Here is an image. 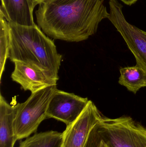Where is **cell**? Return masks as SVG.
Returning a JSON list of instances; mask_svg holds the SVG:
<instances>
[{
    "label": "cell",
    "instance_id": "1",
    "mask_svg": "<svg viewBox=\"0 0 146 147\" xmlns=\"http://www.w3.org/2000/svg\"><path fill=\"white\" fill-rule=\"evenodd\" d=\"M38 26L55 39L78 42L96 33L109 13L104 0H48L35 11Z\"/></svg>",
    "mask_w": 146,
    "mask_h": 147
},
{
    "label": "cell",
    "instance_id": "2",
    "mask_svg": "<svg viewBox=\"0 0 146 147\" xmlns=\"http://www.w3.org/2000/svg\"><path fill=\"white\" fill-rule=\"evenodd\" d=\"M9 22L10 60L33 65L58 80L62 57L57 52L53 40L36 24L25 26Z\"/></svg>",
    "mask_w": 146,
    "mask_h": 147
},
{
    "label": "cell",
    "instance_id": "3",
    "mask_svg": "<svg viewBox=\"0 0 146 147\" xmlns=\"http://www.w3.org/2000/svg\"><path fill=\"white\" fill-rule=\"evenodd\" d=\"M57 89L56 85L46 87L31 93L24 102L14 105V128L17 140L36 133L41 122L47 118L48 105Z\"/></svg>",
    "mask_w": 146,
    "mask_h": 147
},
{
    "label": "cell",
    "instance_id": "4",
    "mask_svg": "<svg viewBox=\"0 0 146 147\" xmlns=\"http://www.w3.org/2000/svg\"><path fill=\"white\" fill-rule=\"evenodd\" d=\"M99 130L112 147H146V128L130 117L103 116Z\"/></svg>",
    "mask_w": 146,
    "mask_h": 147
},
{
    "label": "cell",
    "instance_id": "5",
    "mask_svg": "<svg viewBox=\"0 0 146 147\" xmlns=\"http://www.w3.org/2000/svg\"><path fill=\"white\" fill-rule=\"evenodd\" d=\"M108 19L114 25L133 54L136 65L146 72V32L128 22L123 13V5L117 0H109Z\"/></svg>",
    "mask_w": 146,
    "mask_h": 147
},
{
    "label": "cell",
    "instance_id": "6",
    "mask_svg": "<svg viewBox=\"0 0 146 147\" xmlns=\"http://www.w3.org/2000/svg\"><path fill=\"white\" fill-rule=\"evenodd\" d=\"M103 116L91 100L73 123L63 133L61 147H85L90 133Z\"/></svg>",
    "mask_w": 146,
    "mask_h": 147
},
{
    "label": "cell",
    "instance_id": "7",
    "mask_svg": "<svg viewBox=\"0 0 146 147\" xmlns=\"http://www.w3.org/2000/svg\"><path fill=\"white\" fill-rule=\"evenodd\" d=\"M89 101L87 98L57 89L48 105L47 118H54L69 126L80 115Z\"/></svg>",
    "mask_w": 146,
    "mask_h": 147
},
{
    "label": "cell",
    "instance_id": "8",
    "mask_svg": "<svg viewBox=\"0 0 146 147\" xmlns=\"http://www.w3.org/2000/svg\"><path fill=\"white\" fill-rule=\"evenodd\" d=\"M14 63L15 69L11 78L25 91L29 90L33 93L49 86L57 85L58 80L50 77L35 65L20 61Z\"/></svg>",
    "mask_w": 146,
    "mask_h": 147
},
{
    "label": "cell",
    "instance_id": "9",
    "mask_svg": "<svg viewBox=\"0 0 146 147\" xmlns=\"http://www.w3.org/2000/svg\"><path fill=\"white\" fill-rule=\"evenodd\" d=\"M0 10L9 22L25 26L35 25L31 0H1Z\"/></svg>",
    "mask_w": 146,
    "mask_h": 147
},
{
    "label": "cell",
    "instance_id": "10",
    "mask_svg": "<svg viewBox=\"0 0 146 147\" xmlns=\"http://www.w3.org/2000/svg\"><path fill=\"white\" fill-rule=\"evenodd\" d=\"M15 110L0 95V147H14L17 140L14 128Z\"/></svg>",
    "mask_w": 146,
    "mask_h": 147
},
{
    "label": "cell",
    "instance_id": "11",
    "mask_svg": "<svg viewBox=\"0 0 146 147\" xmlns=\"http://www.w3.org/2000/svg\"><path fill=\"white\" fill-rule=\"evenodd\" d=\"M120 73L119 84L134 94L146 87V72L139 65L121 68Z\"/></svg>",
    "mask_w": 146,
    "mask_h": 147
},
{
    "label": "cell",
    "instance_id": "12",
    "mask_svg": "<svg viewBox=\"0 0 146 147\" xmlns=\"http://www.w3.org/2000/svg\"><path fill=\"white\" fill-rule=\"evenodd\" d=\"M63 133L50 131L35 134L20 143L19 147H61Z\"/></svg>",
    "mask_w": 146,
    "mask_h": 147
},
{
    "label": "cell",
    "instance_id": "13",
    "mask_svg": "<svg viewBox=\"0 0 146 147\" xmlns=\"http://www.w3.org/2000/svg\"><path fill=\"white\" fill-rule=\"evenodd\" d=\"M0 79L9 58L10 37L9 22L4 14L0 10Z\"/></svg>",
    "mask_w": 146,
    "mask_h": 147
},
{
    "label": "cell",
    "instance_id": "14",
    "mask_svg": "<svg viewBox=\"0 0 146 147\" xmlns=\"http://www.w3.org/2000/svg\"><path fill=\"white\" fill-rule=\"evenodd\" d=\"M98 123L92 129L85 147H112L102 135Z\"/></svg>",
    "mask_w": 146,
    "mask_h": 147
},
{
    "label": "cell",
    "instance_id": "15",
    "mask_svg": "<svg viewBox=\"0 0 146 147\" xmlns=\"http://www.w3.org/2000/svg\"><path fill=\"white\" fill-rule=\"evenodd\" d=\"M120 1H121L127 5L131 6L135 3L138 0H120Z\"/></svg>",
    "mask_w": 146,
    "mask_h": 147
},
{
    "label": "cell",
    "instance_id": "16",
    "mask_svg": "<svg viewBox=\"0 0 146 147\" xmlns=\"http://www.w3.org/2000/svg\"><path fill=\"white\" fill-rule=\"evenodd\" d=\"M47 1H48V0H31L33 5V7H34V8H35V7H36L37 5H38V4L39 5L40 3H42L43 2Z\"/></svg>",
    "mask_w": 146,
    "mask_h": 147
}]
</instances>
